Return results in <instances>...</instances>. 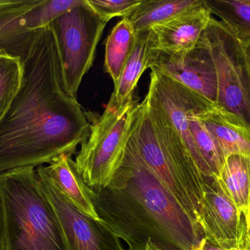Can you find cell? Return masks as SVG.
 <instances>
[{"instance_id": "3", "label": "cell", "mask_w": 250, "mask_h": 250, "mask_svg": "<svg viewBox=\"0 0 250 250\" xmlns=\"http://www.w3.org/2000/svg\"><path fill=\"white\" fill-rule=\"evenodd\" d=\"M5 250H70L33 167L0 173Z\"/></svg>"}, {"instance_id": "11", "label": "cell", "mask_w": 250, "mask_h": 250, "mask_svg": "<svg viewBox=\"0 0 250 250\" xmlns=\"http://www.w3.org/2000/svg\"><path fill=\"white\" fill-rule=\"evenodd\" d=\"M204 0L169 22L150 29L153 48L167 54L189 51L196 46L211 17Z\"/></svg>"}, {"instance_id": "8", "label": "cell", "mask_w": 250, "mask_h": 250, "mask_svg": "<svg viewBox=\"0 0 250 250\" xmlns=\"http://www.w3.org/2000/svg\"><path fill=\"white\" fill-rule=\"evenodd\" d=\"M41 187L58 216L70 250H126L104 223L78 209L51 179L37 168Z\"/></svg>"}, {"instance_id": "10", "label": "cell", "mask_w": 250, "mask_h": 250, "mask_svg": "<svg viewBox=\"0 0 250 250\" xmlns=\"http://www.w3.org/2000/svg\"><path fill=\"white\" fill-rule=\"evenodd\" d=\"M150 69L177 81L213 104L217 100V79L214 62L201 44L189 51L167 54L154 49Z\"/></svg>"}, {"instance_id": "24", "label": "cell", "mask_w": 250, "mask_h": 250, "mask_svg": "<svg viewBox=\"0 0 250 250\" xmlns=\"http://www.w3.org/2000/svg\"><path fill=\"white\" fill-rule=\"evenodd\" d=\"M0 250H5V243H4V214H3L1 196H0Z\"/></svg>"}, {"instance_id": "7", "label": "cell", "mask_w": 250, "mask_h": 250, "mask_svg": "<svg viewBox=\"0 0 250 250\" xmlns=\"http://www.w3.org/2000/svg\"><path fill=\"white\" fill-rule=\"evenodd\" d=\"M107 22L83 0L51 23L61 62L64 91L76 98L82 79L95 60Z\"/></svg>"}, {"instance_id": "1", "label": "cell", "mask_w": 250, "mask_h": 250, "mask_svg": "<svg viewBox=\"0 0 250 250\" xmlns=\"http://www.w3.org/2000/svg\"><path fill=\"white\" fill-rule=\"evenodd\" d=\"M23 64L21 88L0 121V173L73 156L90 134L77 98L63 87L51 25L38 31Z\"/></svg>"}, {"instance_id": "26", "label": "cell", "mask_w": 250, "mask_h": 250, "mask_svg": "<svg viewBox=\"0 0 250 250\" xmlns=\"http://www.w3.org/2000/svg\"><path fill=\"white\" fill-rule=\"evenodd\" d=\"M242 44L243 45L245 54H246L247 60H248V66H249L250 70V41H244V42H242Z\"/></svg>"}, {"instance_id": "20", "label": "cell", "mask_w": 250, "mask_h": 250, "mask_svg": "<svg viewBox=\"0 0 250 250\" xmlns=\"http://www.w3.org/2000/svg\"><path fill=\"white\" fill-rule=\"evenodd\" d=\"M211 15L219 18L242 42L250 40V0H204Z\"/></svg>"}, {"instance_id": "28", "label": "cell", "mask_w": 250, "mask_h": 250, "mask_svg": "<svg viewBox=\"0 0 250 250\" xmlns=\"http://www.w3.org/2000/svg\"><path fill=\"white\" fill-rule=\"evenodd\" d=\"M145 250H160L158 249H157V248H154L153 245H151V244H148V245H147L146 248Z\"/></svg>"}, {"instance_id": "14", "label": "cell", "mask_w": 250, "mask_h": 250, "mask_svg": "<svg viewBox=\"0 0 250 250\" xmlns=\"http://www.w3.org/2000/svg\"><path fill=\"white\" fill-rule=\"evenodd\" d=\"M72 157L70 154H62L48 165L39 166L38 168L55 183L78 209L100 220L88 193L87 186Z\"/></svg>"}, {"instance_id": "4", "label": "cell", "mask_w": 250, "mask_h": 250, "mask_svg": "<svg viewBox=\"0 0 250 250\" xmlns=\"http://www.w3.org/2000/svg\"><path fill=\"white\" fill-rule=\"evenodd\" d=\"M138 104L134 98L120 109L108 104L104 114L91 124L89 137L75 159L90 189H104L112 180L123 160Z\"/></svg>"}, {"instance_id": "21", "label": "cell", "mask_w": 250, "mask_h": 250, "mask_svg": "<svg viewBox=\"0 0 250 250\" xmlns=\"http://www.w3.org/2000/svg\"><path fill=\"white\" fill-rule=\"evenodd\" d=\"M23 73L24 64L21 57L0 51V121L21 88Z\"/></svg>"}, {"instance_id": "15", "label": "cell", "mask_w": 250, "mask_h": 250, "mask_svg": "<svg viewBox=\"0 0 250 250\" xmlns=\"http://www.w3.org/2000/svg\"><path fill=\"white\" fill-rule=\"evenodd\" d=\"M154 52L150 31L137 33L133 51L118 84L114 86L108 104L120 109L133 98L134 91L140 78L146 69L150 68Z\"/></svg>"}, {"instance_id": "13", "label": "cell", "mask_w": 250, "mask_h": 250, "mask_svg": "<svg viewBox=\"0 0 250 250\" xmlns=\"http://www.w3.org/2000/svg\"><path fill=\"white\" fill-rule=\"evenodd\" d=\"M215 138L225 159L231 155L250 157V126L217 104L197 114Z\"/></svg>"}, {"instance_id": "22", "label": "cell", "mask_w": 250, "mask_h": 250, "mask_svg": "<svg viewBox=\"0 0 250 250\" xmlns=\"http://www.w3.org/2000/svg\"><path fill=\"white\" fill-rule=\"evenodd\" d=\"M82 1L83 0H40L38 5L29 13L27 29L30 31L43 29Z\"/></svg>"}, {"instance_id": "2", "label": "cell", "mask_w": 250, "mask_h": 250, "mask_svg": "<svg viewBox=\"0 0 250 250\" xmlns=\"http://www.w3.org/2000/svg\"><path fill=\"white\" fill-rule=\"evenodd\" d=\"M87 191L100 220L126 250H145L150 243L160 250H201L205 245L201 226L144 164L131 129L109 184L101 189L87 186Z\"/></svg>"}, {"instance_id": "23", "label": "cell", "mask_w": 250, "mask_h": 250, "mask_svg": "<svg viewBox=\"0 0 250 250\" xmlns=\"http://www.w3.org/2000/svg\"><path fill=\"white\" fill-rule=\"evenodd\" d=\"M142 0H86L89 5L108 23L114 17L125 18L138 7Z\"/></svg>"}, {"instance_id": "17", "label": "cell", "mask_w": 250, "mask_h": 250, "mask_svg": "<svg viewBox=\"0 0 250 250\" xmlns=\"http://www.w3.org/2000/svg\"><path fill=\"white\" fill-rule=\"evenodd\" d=\"M201 0H142L126 19L136 33L149 31L195 7Z\"/></svg>"}, {"instance_id": "19", "label": "cell", "mask_w": 250, "mask_h": 250, "mask_svg": "<svg viewBox=\"0 0 250 250\" xmlns=\"http://www.w3.org/2000/svg\"><path fill=\"white\" fill-rule=\"evenodd\" d=\"M213 103H208L192 110L189 114V125L197 151L202 160L205 178L218 179L226 159L216 142L212 134L197 117V114L210 108Z\"/></svg>"}, {"instance_id": "9", "label": "cell", "mask_w": 250, "mask_h": 250, "mask_svg": "<svg viewBox=\"0 0 250 250\" xmlns=\"http://www.w3.org/2000/svg\"><path fill=\"white\" fill-rule=\"evenodd\" d=\"M200 224L208 243L224 250H243L245 217L215 178H205Z\"/></svg>"}, {"instance_id": "16", "label": "cell", "mask_w": 250, "mask_h": 250, "mask_svg": "<svg viewBox=\"0 0 250 250\" xmlns=\"http://www.w3.org/2000/svg\"><path fill=\"white\" fill-rule=\"evenodd\" d=\"M217 180L244 217H248L250 214V157H228Z\"/></svg>"}, {"instance_id": "18", "label": "cell", "mask_w": 250, "mask_h": 250, "mask_svg": "<svg viewBox=\"0 0 250 250\" xmlns=\"http://www.w3.org/2000/svg\"><path fill=\"white\" fill-rule=\"evenodd\" d=\"M137 33L126 18H123L113 28L105 41V71L118 84L125 66L133 51Z\"/></svg>"}, {"instance_id": "5", "label": "cell", "mask_w": 250, "mask_h": 250, "mask_svg": "<svg viewBox=\"0 0 250 250\" xmlns=\"http://www.w3.org/2000/svg\"><path fill=\"white\" fill-rule=\"evenodd\" d=\"M198 44L208 50L214 62L216 104L250 126V70L240 40L224 22L212 16Z\"/></svg>"}, {"instance_id": "12", "label": "cell", "mask_w": 250, "mask_h": 250, "mask_svg": "<svg viewBox=\"0 0 250 250\" xmlns=\"http://www.w3.org/2000/svg\"><path fill=\"white\" fill-rule=\"evenodd\" d=\"M40 0H0V51L24 61L38 31L27 29L28 18Z\"/></svg>"}, {"instance_id": "6", "label": "cell", "mask_w": 250, "mask_h": 250, "mask_svg": "<svg viewBox=\"0 0 250 250\" xmlns=\"http://www.w3.org/2000/svg\"><path fill=\"white\" fill-rule=\"evenodd\" d=\"M131 134L137 151L147 168L193 221L201 226L205 178L188 173L176 164L157 136L144 101L137 107Z\"/></svg>"}, {"instance_id": "25", "label": "cell", "mask_w": 250, "mask_h": 250, "mask_svg": "<svg viewBox=\"0 0 250 250\" xmlns=\"http://www.w3.org/2000/svg\"><path fill=\"white\" fill-rule=\"evenodd\" d=\"M245 219L246 227L244 237L243 250H250V214Z\"/></svg>"}, {"instance_id": "27", "label": "cell", "mask_w": 250, "mask_h": 250, "mask_svg": "<svg viewBox=\"0 0 250 250\" xmlns=\"http://www.w3.org/2000/svg\"><path fill=\"white\" fill-rule=\"evenodd\" d=\"M201 250H224L220 249V248H217V247L214 246L211 244L208 243V242H206L205 245Z\"/></svg>"}]
</instances>
